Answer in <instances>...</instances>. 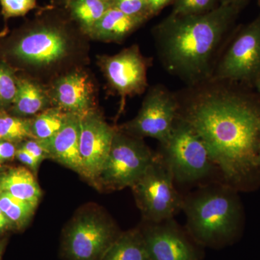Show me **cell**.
I'll return each mask as SVG.
<instances>
[{
    "label": "cell",
    "mask_w": 260,
    "mask_h": 260,
    "mask_svg": "<svg viewBox=\"0 0 260 260\" xmlns=\"http://www.w3.org/2000/svg\"><path fill=\"white\" fill-rule=\"evenodd\" d=\"M239 85L211 79L191 87L189 99H179V117L199 135L225 184L234 189L259 169L260 96Z\"/></svg>",
    "instance_id": "6da1fadb"
},
{
    "label": "cell",
    "mask_w": 260,
    "mask_h": 260,
    "mask_svg": "<svg viewBox=\"0 0 260 260\" xmlns=\"http://www.w3.org/2000/svg\"><path fill=\"white\" fill-rule=\"evenodd\" d=\"M243 8L219 5L205 14L170 13L153 30L162 66L189 87L211 79L215 55Z\"/></svg>",
    "instance_id": "7a4b0ae2"
},
{
    "label": "cell",
    "mask_w": 260,
    "mask_h": 260,
    "mask_svg": "<svg viewBox=\"0 0 260 260\" xmlns=\"http://www.w3.org/2000/svg\"><path fill=\"white\" fill-rule=\"evenodd\" d=\"M86 35L64 19L44 15L18 32L8 49L15 64L40 83L81 68L88 53Z\"/></svg>",
    "instance_id": "3957f363"
},
{
    "label": "cell",
    "mask_w": 260,
    "mask_h": 260,
    "mask_svg": "<svg viewBox=\"0 0 260 260\" xmlns=\"http://www.w3.org/2000/svg\"><path fill=\"white\" fill-rule=\"evenodd\" d=\"M235 191L229 184L215 183L184 197L186 230L203 248L222 249L237 239L241 208Z\"/></svg>",
    "instance_id": "277c9868"
},
{
    "label": "cell",
    "mask_w": 260,
    "mask_h": 260,
    "mask_svg": "<svg viewBox=\"0 0 260 260\" xmlns=\"http://www.w3.org/2000/svg\"><path fill=\"white\" fill-rule=\"evenodd\" d=\"M160 147L159 153L175 183L196 184L213 177L215 173L220 174L199 135L179 115L172 134Z\"/></svg>",
    "instance_id": "5b68a950"
},
{
    "label": "cell",
    "mask_w": 260,
    "mask_h": 260,
    "mask_svg": "<svg viewBox=\"0 0 260 260\" xmlns=\"http://www.w3.org/2000/svg\"><path fill=\"white\" fill-rule=\"evenodd\" d=\"M121 233L101 208H81L62 233L61 255L64 260H100Z\"/></svg>",
    "instance_id": "8992f818"
},
{
    "label": "cell",
    "mask_w": 260,
    "mask_h": 260,
    "mask_svg": "<svg viewBox=\"0 0 260 260\" xmlns=\"http://www.w3.org/2000/svg\"><path fill=\"white\" fill-rule=\"evenodd\" d=\"M131 189L143 222L173 219L182 210L184 197L176 188L172 172L159 153Z\"/></svg>",
    "instance_id": "52a82bcc"
},
{
    "label": "cell",
    "mask_w": 260,
    "mask_h": 260,
    "mask_svg": "<svg viewBox=\"0 0 260 260\" xmlns=\"http://www.w3.org/2000/svg\"><path fill=\"white\" fill-rule=\"evenodd\" d=\"M155 155L143 139L116 128L95 186L107 190L131 188L146 172Z\"/></svg>",
    "instance_id": "ba28073f"
},
{
    "label": "cell",
    "mask_w": 260,
    "mask_h": 260,
    "mask_svg": "<svg viewBox=\"0 0 260 260\" xmlns=\"http://www.w3.org/2000/svg\"><path fill=\"white\" fill-rule=\"evenodd\" d=\"M259 78L260 13L235 32L211 79L251 88Z\"/></svg>",
    "instance_id": "9c48e42d"
},
{
    "label": "cell",
    "mask_w": 260,
    "mask_h": 260,
    "mask_svg": "<svg viewBox=\"0 0 260 260\" xmlns=\"http://www.w3.org/2000/svg\"><path fill=\"white\" fill-rule=\"evenodd\" d=\"M179 109L177 95L164 85H155L149 89L134 119L119 128L141 139L153 138L162 145L172 134Z\"/></svg>",
    "instance_id": "30bf717a"
},
{
    "label": "cell",
    "mask_w": 260,
    "mask_h": 260,
    "mask_svg": "<svg viewBox=\"0 0 260 260\" xmlns=\"http://www.w3.org/2000/svg\"><path fill=\"white\" fill-rule=\"evenodd\" d=\"M151 58L142 54L139 46L132 45L114 55L99 56V68L108 86L121 99L123 109L126 98L144 93L148 87V71Z\"/></svg>",
    "instance_id": "8fae6325"
},
{
    "label": "cell",
    "mask_w": 260,
    "mask_h": 260,
    "mask_svg": "<svg viewBox=\"0 0 260 260\" xmlns=\"http://www.w3.org/2000/svg\"><path fill=\"white\" fill-rule=\"evenodd\" d=\"M140 229L150 260H204L203 246L174 218L159 222H143Z\"/></svg>",
    "instance_id": "7c38bea8"
},
{
    "label": "cell",
    "mask_w": 260,
    "mask_h": 260,
    "mask_svg": "<svg viewBox=\"0 0 260 260\" xmlns=\"http://www.w3.org/2000/svg\"><path fill=\"white\" fill-rule=\"evenodd\" d=\"M116 127H112L96 109L80 116V155L83 177L96 186L108 158Z\"/></svg>",
    "instance_id": "4fadbf2b"
},
{
    "label": "cell",
    "mask_w": 260,
    "mask_h": 260,
    "mask_svg": "<svg viewBox=\"0 0 260 260\" xmlns=\"http://www.w3.org/2000/svg\"><path fill=\"white\" fill-rule=\"evenodd\" d=\"M51 106L82 115L95 109V89L90 75L82 68L56 78L47 87Z\"/></svg>",
    "instance_id": "5bb4252c"
},
{
    "label": "cell",
    "mask_w": 260,
    "mask_h": 260,
    "mask_svg": "<svg viewBox=\"0 0 260 260\" xmlns=\"http://www.w3.org/2000/svg\"><path fill=\"white\" fill-rule=\"evenodd\" d=\"M80 116L68 113L66 121L54 136L39 140L49 155L61 165L83 177V166L80 155Z\"/></svg>",
    "instance_id": "9a60e30c"
},
{
    "label": "cell",
    "mask_w": 260,
    "mask_h": 260,
    "mask_svg": "<svg viewBox=\"0 0 260 260\" xmlns=\"http://www.w3.org/2000/svg\"><path fill=\"white\" fill-rule=\"evenodd\" d=\"M146 22L144 19L129 16L111 7L87 37L99 42L121 43Z\"/></svg>",
    "instance_id": "2e32d148"
},
{
    "label": "cell",
    "mask_w": 260,
    "mask_h": 260,
    "mask_svg": "<svg viewBox=\"0 0 260 260\" xmlns=\"http://www.w3.org/2000/svg\"><path fill=\"white\" fill-rule=\"evenodd\" d=\"M12 107L15 116L34 117L52 107L47 87L32 78H18V91Z\"/></svg>",
    "instance_id": "e0dca14e"
},
{
    "label": "cell",
    "mask_w": 260,
    "mask_h": 260,
    "mask_svg": "<svg viewBox=\"0 0 260 260\" xmlns=\"http://www.w3.org/2000/svg\"><path fill=\"white\" fill-rule=\"evenodd\" d=\"M0 192L6 193L37 206L42 190L31 171L25 167L8 169L0 174Z\"/></svg>",
    "instance_id": "ac0fdd59"
},
{
    "label": "cell",
    "mask_w": 260,
    "mask_h": 260,
    "mask_svg": "<svg viewBox=\"0 0 260 260\" xmlns=\"http://www.w3.org/2000/svg\"><path fill=\"white\" fill-rule=\"evenodd\" d=\"M100 260H150L140 227L121 232Z\"/></svg>",
    "instance_id": "d6986e66"
},
{
    "label": "cell",
    "mask_w": 260,
    "mask_h": 260,
    "mask_svg": "<svg viewBox=\"0 0 260 260\" xmlns=\"http://www.w3.org/2000/svg\"><path fill=\"white\" fill-rule=\"evenodd\" d=\"M72 20L87 36L111 8L109 0H68Z\"/></svg>",
    "instance_id": "ffe728a7"
},
{
    "label": "cell",
    "mask_w": 260,
    "mask_h": 260,
    "mask_svg": "<svg viewBox=\"0 0 260 260\" xmlns=\"http://www.w3.org/2000/svg\"><path fill=\"white\" fill-rule=\"evenodd\" d=\"M68 113L56 107H50L30 119L34 139L45 140L54 136L64 125Z\"/></svg>",
    "instance_id": "44dd1931"
},
{
    "label": "cell",
    "mask_w": 260,
    "mask_h": 260,
    "mask_svg": "<svg viewBox=\"0 0 260 260\" xmlns=\"http://www.w3.org/2000/svg\"><path fill=\"white\" fill-rule=\"evenodd\" d=\"M37 207L28 202L0 192V209L9 220L12 226L18 229L26 226Z\"/></svg>",
    "instance_id": "7402d4cb"
},
{
    "label": "cell",
    "mask_w": 260,
    "mask_h": 260,
    "mask_svg": "<svg viewBox=\"0 0 260 260\" xmlns=\"http://www.w3.org/2000/svg\"><path fill=\"white\" fill-rule=\"evenodd\" d=\"M28 139H34L30 119L15 115H10L0 112V140L19 143Z\"/></svg>",
    "instance_id": "603a6c76"
},
{
    "label": "cell",
    "mask_w": 260,
    "mask_h": 260,
    "mask_svg": "<svg viewBox=\"0 0 260 260\" xmlns=\"http://www.w3.org/2000/svg\"><path fill=\"white\" fill-rule=\"evenodd\" d=\"M18 91V77L10 65L0 61V108L13 105Z\"/></svg>",
    "instance_id": "cb8c5ba5"
},
{
    "label": "cell",
    "mask_w": 260,
    "mask_h": 260,
    "mask_svg": "<svg viewBox=\"0 0 260 260\" xmlns=\"http://www.w3.org/2000/svg\"><path fill=\"white\" fill-rule=\"evenodd\" d=\"M171 14L197 15L209 13L218 8V0H174Z\"/></svg>",
    "instance_id": "d4e9b609"
},
{
    "label": "cell",
    "mask_w": 260,
    "mask_h": 260,
    "mask_svg": "<svg viewBox=\"0 0 260 260\" xmlns=\"http://www.w3.org/2000/svg\"><path fill=\"white\" fill-rule=\"evenodd\" d=\"M112 8L134 18L148 20L153 17L145 0H109Z\"/></svg>",
    "instance_id": "484cf974"
},
{
    "label": "cell",
    "mask_w": 260,
    "mask_h": 260,
    "mask_svg": "<svg viewBox=\"0 0 260 260\" xmlns=\"http://www.w3.org/2000/svg\"><path fill=\"white\" fill-rule=\"evenodd\" d=\"M38 0H0L5 18L25 16L37 7Z\"/></svg>",
    "instance_id": "4316f807"
},
{
    "label": "cell",
    "mask_w": 260,
    "mask_h": 260,
    "mask_svg": "<svg viewBox=\"0 0 260 260\" xmlns=\"http://www.w3.org/2000/svg\"><path fill=\"white\" fill-rule=\"evenodd\" d=\"M25 151L28 152L30 155H32L34 158H37L41 162L44 159L49 158V155L46 151L45 149L42 146V144L39 143V140L35 139H28L25 140V142L20 147Z\"/></svg>",
    "instance_id": "83f0119b"
},
{
    "label": "cell",
    "mask_w": 260,
    "mask_h": 260,
    "mask_svg": "<svg viewBox=\"0 0 260 260\" xmlns=\"http://www.w3.org/2000/svg\"><path fill=\"white\" fill-rule=\"evenodd\" d=\"M15 157L23 162L24 165L27 167L30 168L32 172H37L38 168L41 164V162L38 160L37 158H34L32 155H30L28 152L21 148L17 149Z\"/></svg>",
    "instance_id": "f1b7e54d"
},
{
    "label": "cell",
    "mask_w": 260,
    "mask_h": 260,
    "mask_svg": "<svg viewBox=\"0 0 260 260\" xmlns=\"http://www.w3.org/2000/svg\"><path fill=\"white\" fill-rule=\"evenodd\" d=\"M16 150L14 143L0 140V162L12 160L15 157Z\"/></svg>",
    "instance_id": "f546056e"
},
{
    "label": "cell",
    "mask_w": 260,
    "mask_h": 260,
    "mask_svg": "<svg viewBox=\"0 0 260 260\" xmlns=\"http://www.w3.org/2000/svg\"><path fill=\"white\" fill-rule=\"evenodd\" d=\"M153 16L158 14L164 8L173 5L174 0H145Z\"/></svg>",
    "instance_id": "4dcf8cb0"
},
{
    "label": "cell",
    "mask_w": 260,
    "mask_h": 260,
    "mask_svg": "<svg viewBox=\"0 0 260 260\" xmlns=\"http://www.w3.org/2000/svg\"><path fill=\"white\" fill-rule=\"evenodd\" d=\"M12 226L11 223L9 221L7 217L5 216L4 213H3L1 209H0V231L2 232L6 230L8 228Z\"/></svg>",
    "instance_id": "1f68e13d"
},
{
    "label": "cell",
    "mask_w": 260,
    "mask_h": 260,
    "mask_svg": "<svg viewBox=\"0 0 260 260\" xmlns=\"http://www.w3.org/2000/svg\"><path fill=\"white\" fill-rule=\"evenodd\" d=\"M248 0H218L220 5H239L244 7Z\"/></svg>",
    "instance_id": "d6a6232c"
},
{
    "label": "cell",
    "mask_w": 260,
    "mask_h": 260,
    "mask_svg": "<svg viewBox=\"0 0 260 260\" xmlns=\"http://www.w3.org/2000/svg\"><path fill=\"white\" fill-rule=\"evenodd\" d=\"M5 242L4 241H0V260L3 256V251H4Z\"/></svg>",
    "instance_id": "836d02e7"
},
{
    "label": "cell",
    "mask_w": 260,
    "mask_h": 260,
    "mask_svg": "<svg viewBox=\"0 0 260 260\" xmlns=\"http://www.w3.org/2000/svg\"><path fill=\"white\" fill-rule=\"evenodd\" d=\"M254 87L256 88V91H257V94L260 96V78L259 79L256 80L255 84H254Z\"/></svg>",
    "instance_id": "e575fe53"
},
{
    "label": "cell",
    "mask_w": 260,
    "mask_h": 260,
    "mask_svg": "<svg viewBox=\"0 0 260 260\" xmlns=\"http://www.w3.org/2000/svg\"><path fill=\"white\" fill-rule=\"evenodd\" d=\"M256 164H257L258 167L260 168V138L259 142V147H258V154L257 159H256Z\"/></svg>",
    "instance_id": "d590c367"
},
{
    "label": "cell",
    "mask_w": 260,
    "mask_h": 260,
    "mask_svg": "<svg viewBox=\"0 0 260 260\" xmlns=\"http://www.w3.org/2000/svg\"><path fill=\"white\" fill-rule=\"evenodd\" d=\"M257 1L258 5H259V7L260 8V0H256Z\"/></svg>",
    "instance_id": "8d00e7d4"
},
{
    "label": "cell",
    "mask_w": 260,
    "mask_h": 260,
    "mask_svg": "<svg viewBox=\"0 0 260 260\" xmlns=\"http://www.w3.org/2000/svg\"><path fill=\"white\" fill-rule=\"evenodd\" d=\"M1 232H2L1 231H0V233H1Z\"/></svg>",
    "instance_id": "74e56055"
}]
</instances>
